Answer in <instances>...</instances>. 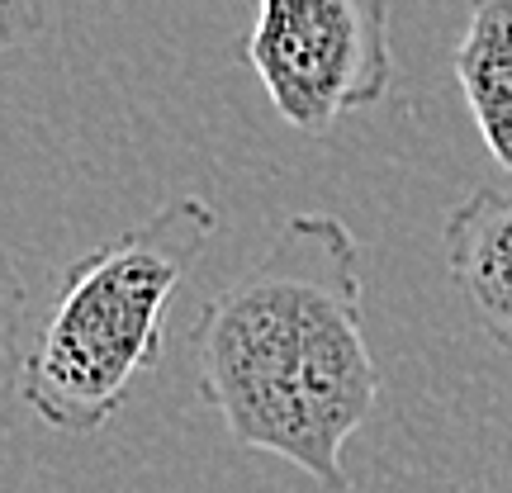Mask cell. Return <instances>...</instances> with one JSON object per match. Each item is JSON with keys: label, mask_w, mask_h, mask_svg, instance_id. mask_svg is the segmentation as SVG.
<instances>
[{"label": "cell", "mask_w": 512, "mask_h": 493, "mask_svg": "<svg viewBox=\"0 0 512 493\" xmlns=\"http://www.w3.org/2000/svg\"><path fill=\"white\" fill-rule=\"evenodd\" d=\"M366 252L332 214H294L266 256L195 323L200 399L238 446L290 460L323 493H347V441L380 403L366 342Z\"/></svg>", "instance_id": "cell-1"}, {"label": "cell", "mask_w": 512, "mask_h": 493, "mask_svg": "<svg viewBox=\"0 0 512 493\" xmlns=\"http://www.w3.org/2000/svg\"><path fill=\"white\" fill-rule=\"evenodd\" d=\"M219 228L200 195L76 256L19 366V399L53 432H95L162 361L171 294Z\"/></svg>", "instance_id": "cell-2"}, {"label": "cell", "mask_w": 512, "mask_h": 493, "mask_svg": "<svg viewBox=\"0 0 512 493\" xmlns=\"http://www.w3.org/2000/svg\"><path fill=\"white\" fill-rule=\"evenodd\" d=\"M247 57L275 114L323 138L389 91V0H256Z\"/></svg>", "instance_id": "cell-3"}, {"label": "cell", "mask_w": 512, "mask_h": 493, "mask_svg": "<svg viewBox=\"0 0 512 493\" xmlns=\"http://www.w3.org/2000/svg\"><path fill=\"white\" fill-rule=\"evenodd\" d=\"M446 266L479 332L512 351V190H475L446 214Z\"/></svg>", "instance_id": "cell-4"}, {"label": "cell", "mask_w": 512, "mask_h": 493, "mask_svg": "<svg viewBox=\"0 0 512 493\" xmlns=\"http://www.w3.org/2000/svg\"><path fill=\"white\" fill-rule=\"evenodd\" d=\"M451 67L489 157L512 176V0H470Z\"/></svg>", "instance_id": "cell-5"}, {"label": "cell", "mask_w": 512, "mask_h": 493, "mask_svg": "<svg viewBox=\"0 0 512 493\" xmlns=\"http://www.w3.org/2000/svg\"><path fill=\"white\" fill-rule=\"evenodd\" d=\"M38 24V10H29V0H5V43H19Z\"/></svg>", "instance_id": "cell-6"}]
</instances>
